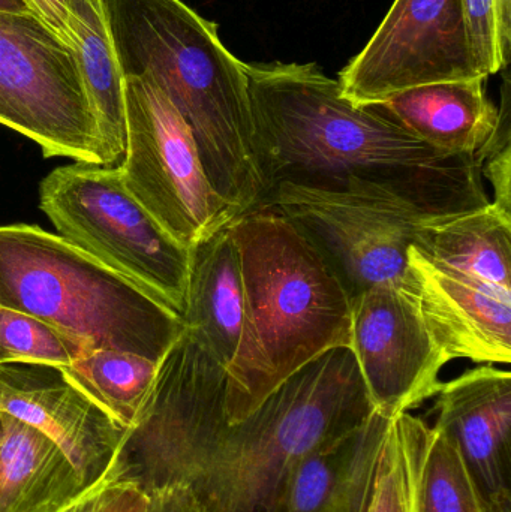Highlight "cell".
Returning <instances> with one entry per match:
<instances>
[{"mask_svg":"<svg viewBox=\"0 0 511 512\" xmlns=\"http://www.w3.org/2000/svg\"><path fill=\"white\" fill-rule=\"evenodd\" d=\"M266 195L281 183L453 218L491 203L476 155H446L351 104L317 63H246Z\"/></svg>","mask_w":511,"mask_h":512,"instance_id":"1","label":"cell"},{"mask_svg":"<svg viewBox=\"0 0 511 512\" xmlns=\"http://www.w3.org/2000/svg\"><path fill=\"white\" fill-rule=\"evenodd\" d=\"M123 77H146L179 111L213 191L236 218L257 210L266 183L257 155L246 63L218 24L182 0H102Z\"/></svg>","mask_w":511,"mask_h":512,"instance_id":"2","label":"cell"},{"mask_svg":"<svg viewBox=\"0 0 511 512\" xmlns=\"http://www.w3.org/2000/svg\"><path fill=\"white\" fill-rule=\"evenodd\" d=\"M242 265V333L227 367V417H248L273 390L329 349L350 348L351 298L314 246L281 213L230 222Z\"/></svg>","mask_w":511,"mask_h":512,"instance_id":"3","label":"cell"},{"mask_svg":"<svg viewBox=\"0 0 511 512\" xmlns=\"http://www.w3.org/2000/svg\"><path fill=\"white\" fill-rule=\"evenodd\" d=\"M374 411L353 351L329 349L230 424L191 487L201 512H269L300 460Z\"/></svg>","mask_w":511,"mask_h":512,"instance_id":"4","label":"cell"},{"mask_svg":"<svg viewBox=\"0 0 511 512\" xmlns=\"http://www.w3.org/2000/svg\"><path fill=\"white\" fill-rule=\"evenodd\" d=\"M0 306L36 316L87 351L131 352L162 363L182 318L57 234L0 227Z\"/></svg>","mask_w":511,"mask_h":512,"instance_id":"5","label":"cell"},{"mask_svg":"<svg viewBox=\"0 0 511 512\" xmlns=\"http://www.w3.org/2000/svg\"><path fill=\"white\" fill-rule=\"evenodd\" d=\"M39 209L57 236L182 318L191 249L174 240L132 197L119 165L75 162L54 168L39 185Z\"/></svg>","mask_w":511,"mask_h":512,"instance_id":"6","label":"cell"},{"mask_svg":"<svg viewBox=\"0 0 511 512\" xmlns=\"http://www.w3.org/2000/svg\"><path fill=\"white\" fill-rule=\"evenodd\" d=\"M0 125L45 158L108 167L77 50L38 14L0 11Z\"/></svg>","mask_w":511,"mask_h":512,"instance_id":"7","label":"cell"},{"mask_svg":"<svg viewBox=\"0 0 511 512\" xmlns=\"http://www.w3.org/2000/svg\"><path fill=\"white\" fill-rule=\"evenodd\" d=\"M123 80V182L174 240L192 249L236 216L213 191L191 129L170 99L149 78Z\"/></svg>","mask_w":511,"mask_h":512,"instance_id":"8","label":"cell"},{"mask_svg":"<svg viewBox=\"0 0 511 512\" xmlns=\"http://www.w3.org/2000/svg\"><path fill=\"white\" fill-rule=\"evenodd\" d=\"M258 209H273L314 246L353 300L366 289L401 279L407 252L435 218L408 204L348 197L281 183ZM257 209V210H258ZM455 218V216H453Z\"/></svg>","mask_w":511,"mask_h":512,"instance_id":"9","label":"cell"},{"mask_svg":"<svg viewBox=\"0 0 511 512\" xmlns=\"http://www.w3.org/2000/svg\"><path fill=\"white\" fill-rule=\"evenodd\" d=\"M227 369L183 330L159 366L129 444L143 451L150 487H192L227 433Z\"/></svg>","mask_w":511,"mask_h":512,"instance_id":"10","label":"cell"},{"mask_svg":"<svg viewBox=\"0 0 511 512\" xmlns=\"http://www.w3.org/2000/svg\"><path fill=\"white\" fill-rule=\"evenodd\" d=\"M476 78L489 77L474 56L462 0H395L338 83L351 104L366 107L414 87Z\"/></svg>","mask_w":511,"mask_h":512,"instance_id":"11","label":"cell"},{"mask_svg":"<svg viewBox=\"0 0 511 512\" xmlns=\"http://www.w3.org/2000/svg\"><path fill=\"white\" fill-rule=\"evenodd\" d=\"M351 351L375 411L410 412L440 393L449 363L432 339L410 286L387 280L351 300Z\"/></svg>","mask_w":511,"mask_h":512,"instance_id":"12","label":"cell"},{"mask_svg":"<svg viewBox=\"0 0 511 512\" xmlns=\"http://www.w3.org/2000/svg\"><path fill=\"white\" fill-rule=\"evenodd\" d=\"M0 411L47 436L86 487L125 456L131 438L69 381L62 367L0 364Z\"/></svg>","mask_w":511,"mask_h":512,"instance_id":"13","label":"cell"},{"mask_svg":"<svg viewBox=\"0 0 511 512\" xmlns=\"http://www.w3.org/2000/svg\"><path fill=\"white\" fill-rule=\"evenodd\" d=\"M404 280L447 360L510 364L511 291L440 267L416 246L408 248Z\"/></svg>","mask_w":511,"mask_h":512,"instance_id":"14","label":"cell"},{"mask_svg":"<svg viewBox=\"0 0 511 512\" xmlns=\"http://www.w3.org/2000/svg\"><path fill=\"white\" fill-rule=\"evenodd\" d=\"M432 427L458 448L485 512H511V375L482 364L443 382Z\"/></svg>","mask_w":511,"mask_h":512,"instance_id":"15","label":"cell"},{"mask_svg":"<svg viewBox=\"0 0 511 512\" xmlns=\"http://www.w3.org/2000/svg\"><path fill=\"white\" fill-rule=\"evenodd\" d=\"M390 420L374 411L309 453L291 469L269 512H368Z\"/></svg>","mask_w":511,"mask_h":512,"instance_id":"16","label":"cell"},{"mask_svg":"<svg viewBox=\"0 0 511 512\" xmlns=\"http://www.w3.org/2000/svg\"><path fill=\"white\" fill-rule=\"evenodd\" d=\"M486 80L414 87L366 107L438 152L476 155L498 122L497 105L486 96Z\"/></svg>","mask_w":511,"mask_h":512,"instance_id":"17","label":"cell"},{"mask_svg":"<svg viewBox=\"0 0 511 512\" xmlns=\"http://www.w3.org/2000/svg\"><path fill=\"white\" fill-rule=\"evenodd\" d=\"M243 301L239 249L227 224L191 249L182 315L185 330L225 369L239 345Z\"/></svg>","mask_w":511,"mask_h":512,"instance_id":"18","label":"cell"},{"mask_svg":"<svg viewBox=\"0 0 511 512\" xmlns=\"http://www.w3.org/2000/svg\"><path fill=\"white\" fill-rule=\"evenodd\" d=\"M84 489L47 436L0 411V512H60Z\"/></svg>","mask_w":511,"mask_h":512,"instance_id":"19","label":"cell"},{"mask_svg":"<svg viewBox=\"0 0 511 512\" xmlns=\"http://www.w3.org/2000/svg\"><path fill=\"white\" fill-rule=\"evenodd\" d=\"M414 246L440 267L511 291V213L492 201L429 225Z\"/></svg>","mask_w":511,"mask_h":512,"instance_id":"20","label":"cell"},{"mask_svg":"<svg viewBox=\"0 0 511 512\" xmlns=\"http://www.w3.org/2000/svg\"><path fill=\"white\" fill-rule=\"evenodd\" d=\"M72 44L98 122L108 167L122 161L126 150L125 80L111 41L102 0H72Z\"/></svg>","mask_w":511,"mask_h":512,"instance_id":"21","label":"cell"},{"mask_svg":"<svg viewBox=\"0 0 511 512\" xmlns=\"http://www.w3.org/2000/svg\"><path fill=\"white\" fill-rule=\"evenodd\" d=\"M161 363L131 352L98 349L62 367L69 381L132 435L140 426Z\"/></svg>","mask_w":511,"mask_h":512,"instance_id":"22","label":"cell"},{"mask_svg":"<svg viewBox=\"0 0 511 512\" xmlns=\"http://www.w3.org/2000/svg\"><path fill=\"white\" fill-rule=\"evenodd\" d=\"M429 426L411 412L390 420L368 512H416L417 477Z\"/></svg>","mask_w":511,"mask_h":512,"instance_id":"23","label":"cell"},{"mask_svg":"<svg viewBox=\"0 0 511 512\" xmlns=\"http://www.w3.org/2000/svg\"><path fill=\"white\" fill-rule=\"evenodd\" d=\"M416 512H485L456 445L429 427L417 477Z\"/></svg>","mask_w":511,"mask_h":512,"instance_id":"24","label":"cell"},{"mask_svg":"<svg viewBox=\"0 0 511 512\" xmlns=\"http://www.w3.org/2000/svg\"><path fill=\"white\" fill-rule=\"evenodd\" d=\"M87 352L80 342L48 322L0 306V364L66 367Z\"/></svg>","mask_w":511,"mask_h":512,"instance_id":"25","label":"cell"},{"mask_svg":"<svg viewBox=\"0 0 511 512\" xmlns=\"http://www.w3.org/2000/svg\"><path fill=\"white\" fill-rule=\"evenodd\" d=\"M471 47L483 74H500L511 56V0H462Z\"/></svg>","mask_w":511,"mask_h":512,"instance_id":"26","label":"cell"},{"mask_svg":"<svg viewBox=\"0 0 511 512\" xmlns=\"http://www.w3.org/2000/svg\"><path fill=\"white\" fill-rule=\"evenodd\" d=\"M123 457L117 460L108 471L96 496L95 512H147L149 510V490L144 486L143 481L129 474Z\"/></svg>","mask_w":511,"mask_h":512,"instance_id":"27","label":"cell"},{"mask_svg":"<svg viewBox=\"0 0 511 512\" xmlns=\"http://www.w3.org/2000/svg\"><path fill=\"white\" fill-rule=\"evenodd\" d=\"M149 510L147 512H201L191 487L174 486L150 487Z\"/></svg>","mask_w":511,"mask_h":512,"instance_id":"28","label":"cell"},{"mask_svg":"<svg viewBox=\"0 0 511 512\" xmlns=\"http://www.w3.org/2000/svg\"><path fill=\"white\" fill-rule=\"evenodd\" d=\"M35 8L36 14L60 36L65 39L69 45L72 44L71 29H69V21H71L72 0H29ZM75 48V47H74Z\"/></svg>","mask_w":511,"mask_h":512,"instance_id":"29","label":"cell"},{"mask_svg":"<svg viewBox=\"0 0 511 512\" xmlns=\"http://www.w3.org/2000/svg\"><path fill=\"white\" fill-rule=\"evenodd\" d=\"M120 459H122V457H120ZM110 468H108V471H110ZM108 471L105 472V474L102 475V478H99L96 483H93L92 486L86 487L77 499H74L68 507L63 508L60 512H95L96 496H98L99 489H101Z\"/></svg>","mask_w":511,"mask_h":512,"instance_id":"30","label":"cell"},{"mask_svg":"<svg viewBox=\"0 0 511 512\" xmlns=\"http://www.w3.org/2000/svg\"><path fill=\"white\" fill-rule=\"evenodd\" d=\"M0 11L36 14L35 8L29 0H0Z\"/></svg>","mask_w":511,"mask_h":512,"instance_id":"31","label":"cell"}]
</instances>
